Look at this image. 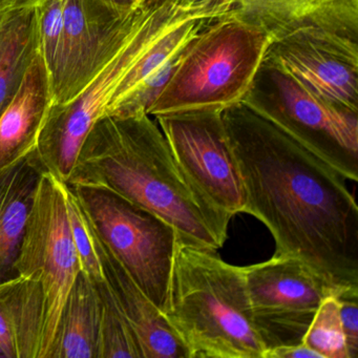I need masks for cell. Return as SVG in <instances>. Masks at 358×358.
Returning <instances> with one entry per match:
<instances>
[{
    "label": "cell",
    "instance_id": "cell-29",
    "mask_svg": "<svg viewBox=\"0 0 358 358\" xmlns=\"http://www.w3.org/2000/svg\"><path fill=\"white\" fill-rule=\"evenodd\" d=\"M0 357H5V356H3V352H1V350H0Z\"/></svg>",
    "mask_w": 358,
    "mask_h": 358
},
{
    "label": "cell",
    "instance_id": "cell-28",
    "mask_svg": "<svg viewBox=\"0 0 358 358\" xmlns=\"http://www.w3.org/2000/svg\"><path fill=\"white\" fill-rule=\"evenodd\" d=\"M192 3L198 5H206V3H221V5H227L230 7H236V0H192Z\"/></svg>",
    "mask_w": 358,
    "mask_h": 358
},
{
    "label": "cell",
    "instance_id": "cell-14",
    "mask_svg": "<svg viewBox=\"0 0 358 358\" xmlns=\"http://www.w3.org/2000/svg\"><path fill=\"white\" fill-rule=\"evenodd\" d=\"M97 241L106 280L139 341L143 358H188L185 345L164 314L146 296L98 236Z\"/></svg>",
    "mask_w": 358,
    "mask_h": 358
},
{
    "label": "cell",
    "instance_id": "cell-10",
    "mask_svg": "<svg viewBox=\"0 0 358 358\" xmlns=\"http://www.w3.org/2000/svg\"><path fill=\"white\" fill-rule=\"evenodd\" d=\"M243 270L264 358L270 350L303 343L320 303L337 296L330 284L294 257H272Z\"/></svg>",
    "mask_w": 358,
    "mask_h": 358
},
{
    "label": "cell",
    "instance_id": "cell-26",
    "mask_svg": "<svg viewBox=\"0 0 358 358\" xmlns=\"http://www.w3.org/2000/svg\"><path fill=\"white\" fill-rule=\"evenodd\" d=\"M39 1L41 0H0V14L11 11V10L20 9V8L35 6Z\"/></svg>",
    "mask_w": 358,
    "mask_h": 358
},
{
    "label": "cell",
    "instance_id": "cell-3",
    "mask_svg": "<svg viewBox=\"0 0 358 358\" xmlns=\"http://www.w3.org/2000/svg\"><path fill=\"white\" fill-rule=\"evenodd\" d=\"M165 318L188 358H264L243 267L178 240Z\"/></svg>",
    "mask_w": 358,
    "mask_h": 358
},
{
    "label": "cell",
    "instance_id": "cell-2",
    "mask_svg": "<svg viewBox=\"0 0 358 358\" xmlns=\"http://www.w3.org/2000/svg\"><path fill=\"white\" fill-rule=\"evenodd\" d=\"M66 183L110 192L154 213L186 244L217 250L227 238L229 221L192 189L162 131L146 113L100 118Z\"/></svg>",
    "mask_w": 358,
    "mask_h": 358
},
{
    "label": "cell",
    "instance_id": "cell-23",
    "mask_svg": "<svg viewBox=\"0 0 358 358\" xmlns=\"http://www.w3.org/2000/svg\"><path fill=\"white\" fill-rule=\"evenodd\" d=\"M64 0H41L36 5L38 14L41 52L45 66L53 76L59 60L64 33Z\"/></svg>",
    "mask_w": 358,
    "mask_h": 358
},
{
    "label": "cell",
    "instance_id": "cell-18",
    "mask_svg": "<svg viewBox=\"0 0 358 358\" xmlns=\"http://www.w3.org/2000/svg\"><path fill=\"white\" fill-rule=\"evenodd\" d=\"M41 50L36 5L0 14V115Z\"/></svg>",
    "mask_w": 358,
    "mask_h": 358
},
{
    "label": "cell",
    "instance_id": "cell-22",
    "mask_svg": "<svg viewBox=\"0 0 358 358\" xmlns=\"http://www.w3.org/2000/svg\"><path fill=\"white\" fill-rule=\"evenodd\" d=\"M303 343L316 352L320 358H349L338 299L335 295L326 297L320 303L303 336Z\"/></svg>",
    "mask_w": 358,
    "mask_h": 358
},
{
    "label": "cell",
    "instance_id": "cell-17",
    "mask_svg": "<svg viewBox=\"0 0 358 358\" xmlns=\"http://www.w3.org/2000/svg\"><path fill=\"white\" fill-rule=\"evenodd\" d=\"M41 173L30 155L0 171V282L16 276L15 262Z\"/></svg>",
    "mask_w": 358,
    "mask_h": 358
},
{
    "label": "cell",
    "instance_id": "cell-4",
    "mask_svg": "<svg viewBox=\"0 0 358 358\" xmlns=\"http://www.w3.org/2000/svg\"><path fill=\"white\" fill-rule=\"evenodd\" d=\"M226 5H196L192 0H152L145 20L131 38L110 58L74 99L52 104L30 155L41 173H52L66 182L81 146L96 122L106 116L119 85L140 58L167 33L192 18L207 14L229 15Z\"/></svg>",
    "mask_w": 358,
    "mask_h": 358
},
{
    "label": "cell",
    "instance_id": "cell-9",
    "mask_svg": "<svg viewBox=\"0 0 358 358\" xmlns=\"http://www.w3.org/2000/svg\"><path fill=\"white\" fill-rule=\"evenodd\" d=\"M182 175L205 204L230 220L243 213L245 192L222 110L156 117Z\"/></svg>",
    "mask_w": 358,
    "mask_h": 358
},
{
    "label": "cell",
    "instance_id": "cell-13",
    "mask_svg": "<svg viewBox=\"0 0 358 358\" xmlns=\"http://www.w3.org/2000/svg\"><path fill=\"white\" fill-rule=\"evenodd\" d=\"M234 11L272 39L312 27L358 41V0H236Z\"/></svg>",
    "mask_w": 358,
    "mask_h": 358
},
{
    "label": "cell",
    "instance_id": "cell-21",
    "mask_svg": "<svg viewBox=\"0 0 358 358\" xmlns=\"http://www.w3.org/2000/svg\"><path fill=\"white\" fill-rule=\"evenodd\" d=\"M66 213L70 224L71 236L78 259L79 269L93 284L106 282L103 266L98 251L95 228L72 186L64 182Z\"/></svg>",
    "mask_w": 358,
    "mask_h": 358
},
{
    "label": "cell",
    "instance_id": "cell-1",
    "mask_svg": "<svg viewBox=\"0 0 358 358\" xmlns=\"http://www.w3.org/2000/svg\"><path fill=\"white\" fill-rule=\"evenodd\" d=\"M245 192L243 213L336 290L358 291V207L345 178L284 131L238 102L222 110Z\"/></svg>",
    "mask_w": 358,
    "mask_h": 358
},
{
    "label": "cell",
    "instance_id": "cell-8",
    "mask_svg": "<svg viewBox=\"0 0 358 358\" xmlns=\"http://www.w3.org/2000/svg\"><path fill=\"white\" fill-rule=\"evenodd\" d=\"M73 188L101 242L163 313L178 241L175 228L116 194Z\"/></svg>",
    "mask_w": 358,
    "mask_h": 358
},
{
    "label": "cell",
    "instance_id": "cell-11",
    "mask_svg": "<svg viewBox=\"0 0 358 358\" xmlns=\"http://www.w3.org/2000/svg\"><path fill=\"white\" fill-rule=\"evenodd\" d=\"M152 0L121 11L103 0H64V33L51 80L53 103H68L85 89L145 20Z\"/></svg>",
    "mask_w": 358,
    "mask_h": 358
},
{
    "label": "cell",
    "instance_id": "cell-15",
    "mask_svg": "<svg viewBox=\"0 0 358 358\" xmlns=\"http://www.w3.org/2000/svg\"><path fill=\"white\" fill-rule=\"evenodd\" d=\"M52 103L50 73L39 52L0 115V171L34 152Z\"/></svg>",
    "mask_w": 358,
    "mask_h": 358
},
{
    "label": "cell",
    "instance_id": "cell-27",
    "mask_svg": "<svg viewBox=\"0 0 358 358\" xmlns=\"http://www.w3.org/2000/svg\"><path fill=\"white\" fill-rule=\"evenodd\" d=\"M103 1L121 11H131L142 3V0H103Z\"/></svg>",
    "mask_w": 358,
    "mask_h": 358
},
{
    "label": "cell",
    "instance_id": "cell-25",
    "mask_svg": "<svg viewBox=\"0 0 358 358\" xmlns=\"http://www.w3.org/2000/svg\"><path fill=\"white\" fill-rule=\"evenodd\" d=\"M265 358H320L316 352L305 343L275 348L266 353Z\"/></svg>",
    "mask_w": 358,
    "mask_h": 358
},
{
    "label": "cell",
    "instance_id": "cell-7",
    "mask_svg": "<svg viewBox=\"0 0 358 358\" xmlns=\"http://www.w3.org/2000/svg\"><path fill=\"white\" fill-rule=\"evenodd\" d=\"M16 275L41 284L43 324L38 358H50L66 297L80 273L66 213L64 182L41 173L15 262Z\"/></svg>",
    "mask_w": 358,
    "mask_h": 358
},
{
    "label": "cell",
    "instance_id": "cell-24",
    "mask_svg": "<svg viewBox=\"0 0 358 358\" xmlns=\"http://www.w3.org/2000/svg\"><path fill=\"white\" fill-rule=\"evenodd\" d=\"M336 297L347 343L348 357L356 358L358 354V291H350Z\"/></svg>",
    "mask_w": 358,
    "mask_h": 358
},
{
    "label": "cell",
    "instance_id": "cell-20",
    "mask_svg": "<svg viewBox=\"0 0 358 358\" xmlns=\"http://www.w3.org/2000/svg\"><path fill=\"white\" fill-rule=\"evenodd\" d=\"M96 287L100 299L96 358H143L139 341L119 308L108 280Z\"/></svg>",
    "mask_w": 358,
    "mask_h": 358
},
{
    "label": "cell",
    "instance_id": "cell-16",
    "mask_svg": "<svg viewBox=\"0 0 358 358\" xmlns=\"http://www.w3.org/2000/svg\"><path fill=\"white\" fill-rule=\"evenodd\" d=\"M43 324L38 282L16 275L0 282V350L6 358H38Z\"/></svg>",
    "mask_w": 358,
    "mask_h": 358
},
{
    "label": "cell",
    "instance_id": "cell-19",
    "mask_svg": "<svg viewBox=\"0 0 358 358\" xmlns=\"http://www.w3.org/2000/svg\"><path fill=\"white\" fill-rule=\"evenodd\" d=\"M99 316L97 287L79 273L62 309L50 358H96Z\"/></svg>",
    "mask_w": 358,
    "mask_h": 358
},
{
    "label": "cell",
    "instance_id": "cell-5",
    "mask_svg": "<svg viewBox=\"0 0 358 358\" xmlns=\"http://www.w3.org/2000/svg\"><path fill=\"white\" fill-rule=\"evenodd\" d=\"M272 41L269 33L236 13L211 22L182 54L148 108L150 117L223 110L248 93Z\"/></svg>",
    "mask_w": 358,
    "mask_h": 358
},
{
    "label": "cell",
    "instance_id": "cell-12",
    "mask_svg": "<svg viewBox=\"0 0 358 358\" xmlns=\"http://www.w3.org/2000/svg\"><path fill=\"white\" fill-rule=\"evenodd\" d=\"M265 59L324 99L358 112V41L299 28L272 39Z\"/></svg>",
    "mask_w": 358,
    "mask_h": 358
},
{
    "label": "cell",
    "instance_id": "cell-6",
    "mask_svg": "<svg viewBox=\"0 0 358 358\" xmlns=\"http://www.w3.org/2000/svg\"><path fill=\"white\" fill-rule=\"evenodd\" d=\"M242 102L357 182L358 112L316 95L265 58Z\"/></svg>",
    "mask_w": 358,
    "mask_h": 358
}]
</instances>
